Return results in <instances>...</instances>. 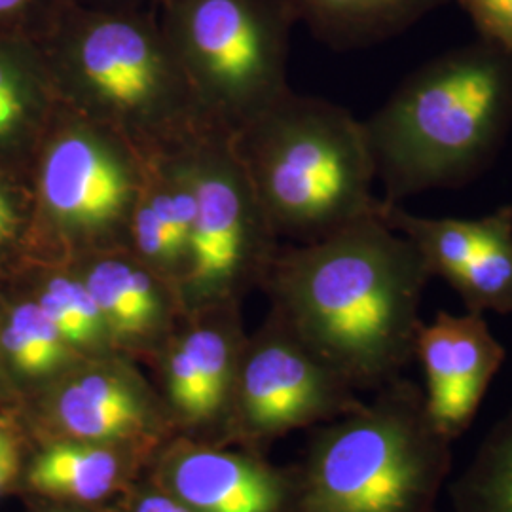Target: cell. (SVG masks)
I'll use <instances>...</instances> for the list:
<instances>
[{
    "mask_svg": "<svg viewBox=\"0 0 512 512\" xmlns=\"http://www.w3.org/2000/svg\"><path fill=\"white\" fill-rule=\"evenodd\" d=\"M429 279L416 245L378 215L330 238L281 245L260 291L321 361L363 393L414 363Z\"/></svg>",
    "mask_w": 512,
    "mask_h": 512,
    "instance_id": "1",
    "label": "cell"
},
{
    "mask_svg": "<svg viewBox=\"0 0 512 512\" xmlns=\"http://www.w3.org/2000/svg\"><path fill=\"white\" fill-rule=\"evenodd\" d=\"M35 44L59 101L122 135L145 158L188 147L217 126L171 54L156 12L57 0Z\"/></svg>",
    "mask_w": 512,
    "mask_h": 512,
    "instance_id": "2",
    "label": "cell"
},
{
    "mask_svg": "<svg viewBox=\"0 0 512 512\" xmlns=\"http://www.w3.org/2000/svg\"><path fill=\"white\" fill-rule=\"evenodd\" d=\"M382 202L482 175L512 126V54L478 38L410 74L363 122Z\"/></svg>",
    "mask_w": 512,
    "mask_h": 512,
    "instance_id": "3",
    "label": "cell"
},
{
    "mask_svg": "<svg viewBox=\"0 0 512 512\" xmlns=\"http://www.w3.org/2000/svg\"><path fill=\"white\" fill-rule=\"evenodd\" d=\"M230 141L279 241L313 243L382 211L365 126L340 105L289 90Z\"/></svg>",
    "mask_w": 512,
    "mask_h": 512,
    "instance_id": "4",
    "label": "cell"
},
{
    "mask_svg": "<svg viewBox=\"0 0 512 512\" xmlns=\"http://www.w3.org/2000/svg\"><path fill=\"white\" fill-rule=\"evenodd\" d=\"M452 444L431 420L423 389L401 376L370 403L311 429L293 465L289 512H435Z\"/></svg>",
    "mask_w": 512,
    "mask_h": 512,
    "instance_id": "5",
    "label": "cell"
},
{
    "mask_svg": "<svg viewBox=\"0 0 512 512\" xmlns=\"http://www.w3.org/2000/svg\"><path fill=\"white\" fill-rule=\"evenodd\" d=\"M145 165L122 135L61 103L29 169L37 260L128 249Z\"/></svg>",
    "mask_w": 512,
    "mask_h": 512,
    "instance_id": "6",
    "label": "cell"
},
{
    "mask_svg": "<svg viewBox=\"0 0 512 512\" xmlns=\"http://www.w3.org/2000/svg\"><path fill=\"white\" fill-rule=\"evenodd\" d=\"M158 21L203 112L234 131L285 92L291 0H160Z\"/></svg>",
    "mask_w": 512,
    "mask_h": 512,
    "instance_id": "7",
    "label": "cell"
},
{
    "mask_svg": "<svg viewBox=\"0 0 512 512\" xmlns=\"http://www.w3.org/2000/svg\"><path fill=\"white\" fill-rule=\"evenodd\" d=\"M196 219L179 283L184 311L243 302L260 289L281 241L232 148L230 131L211 126L192 145Z\"/></svg>",
    "mask_w": 512,
    "mask_h": 512,
    "instance_id": "8",
    "label": "cell"
},
{
    "mask_svg": "<svg viewBox=\"0 0 512 512\" xmlns=\"http://www.w3.org/2000/svg\"><path fill=\"white\" fill-rule=\"evenodd\" d=\"M363 403L270 310L247 336L220 444L266 456L275 440L342 418Z\"/></svg>",
    "mask_w": 512,
    "mask_h": 512,
    "instance_id": "9",
    "label": "cell"
},
{
    "mask_svg": "<svg viewBox=\"0 0 512 512\" xmlns=\"http://www.w3.org/2000/svg\"><path fill=\"white\" fill-rule=\"evenodd\" d=\"M29 440H88L158 452L175 429L141 365L126 355L82 359L19 406Z\"/></svg>",
    "mask_w": 512,
    "mask_h": 512,
    "instance_id": "10",
    "label": "cell"
},
{
    "mask_svg": "<svg viewBox=\"0 0 512 512\" xmlns=\"http://www.w3.org/2000/svg\"><path fill=\"white\" fill-rule=\"evenodd\" d=\"M247 336L239 302L181 315L147 365L175 437L220 444Z\"/></svg>",
    "mask_w": 512,
    "mask_h": 512,
    "instance_id": "11",
    "label": "cell"
},
{
    "mask_svg": "<svg viewBox=\"0 0 512 512\" xmlns=\"http://www.w3.org/2000/svg\"><path fill=\"white\" fill-rule=\"evenodd\" d=\"M380 217L416 245L431 277L444 279L465 311L512 313V205L480 219H435L382 202Z\"/></svg>",
    "mask_w": 512,
    "mask_h": 512,
    "instance_id": "12",
    "label": "cell"
},
{
    "mask_svg": "<svg viewBox=\"0 0 512 512\" xmlns=\"http://www.w3.org/2000/svg\"><path fill=\"white\" fill-rule=\"evenodd\" d=\"M147 475L192 512H289L293 499V465L203 440H167Z\"/></svg>",
    "mask_w": 512,
    "mask_h": 512,
    "instance_id": "13",
    "label": "cell"
},
{
    "mask_svg": "<svg viewBox=\"0 0 512 512\" xmlns=\"http://www.w3.org/2000/svg\"><path fill=\"white\" fill-rule=\"evenodd\" d=\"M505 359L482 313L439 311L421 323L414 361L423 368L427 412L446 439L454 442L471 429Z\"/></svg>",
    "mask_w": 512,
    "mask_h": 512,
    "instance_id": "14",
    "label": "cell"
},
{
    "mask_svg": "<svg viewBox=\"0 0 512 512\" xmlns=\"http://www.w3.org/2000/svg\"><path fill=\"white\" fill-rule=\"evenodd\" d=\"M69 264L97 302L114 349L148 365L184 313L177 289L126 247L78 256Z\"/></svg>",
    "mask_w": 512,
    "mask_h": 512,
    "instance_id": "15",
    "label": "cell"
},
{
    "mask_svg": "<svg viewBox=\"0 0 512 512\" xmlns=\"http://www.w3.org/2000/svg\"><path fill=\"white\" fill-rule=\"evenodd\" d=\"M154 454L126 444L38 440L29 446L18 490L55 503L107 507L147 473Z\"/></svg>",
    "mask_w": 512,
    "mask_h": 512,
    "instance_id": "16",
    "label": "cell"
},
{
    "mask_svg": "<svg viewBox=\"0 0 512 512\" xmlns=\"http://www.w3.org/2000/svg\"><path fill=\"white\" fill-rule=\"evenodd\" d=\"M192 145L145 158V181L129 224L128 249L179 293L192 228L196 184Z\"/></svg>",
    "mask_w": 512,
    "mask_h": 512,
    "instance_id": "17",
    "label": "cell"
},
{
    "mask_svg": "<svg viewBox=\"0 0 512 512\" xmlns=\"http://www.w3.org/2000/svg\"><path fill=\"white\" fill-rule=\"evenodd\" d=\"M61 101L35 40L0 37V167L29 179Z\"/></svg>",
    "mask_w": 512,
    "mask_h": 512,
    "instance_id": "18",
    "label": "cell"
},
{
    "mask_svg": "<svg viewBox=\"0 0 512 512\" xmlns=\"http://www.w3.org/2000/svg\"><path fill=\"white\" fill-rule=\"evenodd\" d=\"M0 359L19 406L82 361L19 285L0 293Z\"/></svg>",
    "mask_w": 512,
    "mask_h": 512,
    "instance_id": "19",
    "label": "cell"
},
{
    "mask_svg": "<svg viewBox=\"0 0 512 512\" xmlns=\"http://www.w3.org/2000/svg\"><path fill=\"white\" fill-rule=\"evenodd\" d=\"M448 0H291L296 18L336 52L399 37Z\"/></svg>",
    "mask_w": 512,
    "mask_h": 512,
    "instance_id": "20",
    "label": "cell"
},
{
    "mask_svg": "<svg viewBox=\"0 0 512 512\" xmlns=\"http://www.w3.org/2000/svg\"><path fill=\"white\" fill-rule=\"evenodd\" d=\"M16 279L82 359L118 353L97 302L69 262L35 260Z\"/></svg>",
    "mask_w": 512,
    "mask_h": 512,
    "instance_id": "21",
    "label": "cell"
},
{
    "mask_svg": "<svg viewBox=\"0 0 512 512\" xmlns=\"http://www.w3.org/2000/svg\"><path fill=\"white\" fill-rule=\"evenodd\" d=\"M454 512H512V408L450 484Z\"/></svg>",
    "mask_w": 512,
    "mask_h": 512,
    "instance_id": "22",
    "label": "cell"
},
{
    "mask_svg": "<svg viewBox=\"0 0 512 512\" xmlns=\"http://www.w3.org/2000/svg\"><path fill=\"white\" fill-rule=\"evenodd\" d=\"M35 260L29 179L0 167V275H18Z\"/></svg>",
    "mask_w": 512,
    "mask_h": 512,
    "instance_id": "23",
    "label": "cell"
},
{
    "mask_svg": "<svg viewBox=\"0 0 512 512\" xmlns=\"http://www.w3.org/2000/svg\"><path fill=\"white\" fill-rule=\"evenodd\" d=\"M31 440L16 410L0 412V497L18 490Z\"/></svg>",
    "mask_w": 512,
    "mask_h": 512,
    "instance_id": "24",
    "label": "cell"
},
{
    "mask_svg": "<svg viewBox=\"0 0 512 512\" xmlns=\"http://www.w3.org/2000/svg\"><path fill=\"white\" fill-rule=\"evenodd\" d=\"M478 38L512 54V0H458Z\"/></svg>",
    "mask_w": 512,
    "mask_h": 512,
    "instance_id": "25",
    "label": "cell"
},
{
    "mask_svg": "<svg viewBox=\"0 0 512 512\" xmlns=\"http://www.w3.org/2000/svg\"><path fill=\"white\" fill-rule=\"evenodd\" d=\"M57 0H0V37L35 38L44 31Z\"/></svg>",
    "mask_w": 512,
    "mask_h": 512,
    "instance_id": "26",
    "label": "cell"
},
{
    "mask_svg": "<svg viewBox=\"0 0 512 512\" xmlns=\"http://www.w3.org/2000/svg\"><path fill=\"white\" fill-rule=\"evenodd\" d=\"M118 512H192L145 473L114 503Z\"/></svg>",
    "mask_w": 512,
    "mask_h": 512,
    "instance_id": "27",
    "label": "cell"
},
{
    "mask_svg": "<svg viewBox=\"0 0 512 512\" xmlns=\"http://www.w3.org/2000/svg\"><path fill=\"white\" fill-rule=\"evenodd\" d=\"M82 8L112 12H158L160 0H69Z\"/></svg>",
    "mask_w": 512,
    "mask_h": 512,
    "instance_id": "28",
    "label": "cell"
},
{
    "mask_svg": "<svg viewBox=\"0 0 512 512\" xmlns=\"http://www.w3.org/2000/svg\"><path fill=\"white\" fill-rule=\"evenodd\" d=\"M29 512H118L114 503L107 507H86V505H71V503H55L46 499L31 497Z\"/></svg>",
    "mask_w": 512,
    "mask_h": 512,
    "instance_id": "29",
    "label": "cell"
},
{
    "mask_svg": "<svg viewBox=\"0 0 512 512\" xmlns=\"http://www.w3.org/2000/svg\"><path fill=\"white\" fill-rule=\"evenodd\" d=\"M0 404L4 406V410H18L19 408L18 393L14 391V387L4 372L2 359H0Z\"/></svg>",
    "mask_w": 512,
    "mask_h": 512,
    "instance_id": "30",
    "label": "cell"
}]
</instances>
